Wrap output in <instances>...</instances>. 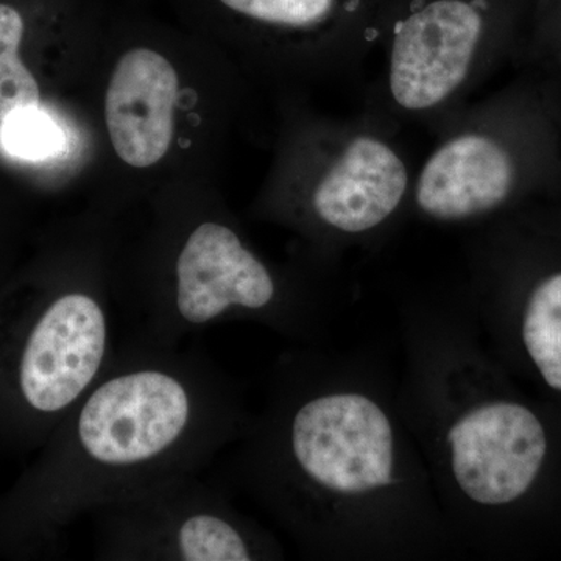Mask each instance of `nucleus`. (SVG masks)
Here are the masks:
<instances>
[{"label":"nucleus","mask_w":561,"mask_h":561,"mask_svg":"<svg viewBox=\"0 0 561 561\" xmlns=\"http://www.w3.org/2000/svg\"><path fill=\"white\" fill-rule=\"evenodd\" d=\"M236 445L243 489L311 556H404L448 537L400 404L313 357L280 362Z\"/></svg>","instance_id":"f257e3e1"},{"label":"nucleus","mask_w":561,"mask_h":561,"mask_svg":"<svg viewBox=\"0 0 561 561\" xmlns=\"http://www.w3.org/2000/svg\"><path fill=\"white\" fill-rule=\"evenodd\" d=\"M250 420L234 383L205 354L136 339L58 424L43 479L44 526L201 472L241 440Z\"/></svg>","instance_id":"f03ea898"},{"label":"nucleus","mask_w":561,"mask_h":561,"mask_svg":"<svg viewBox=\"0 0 561 561\" xmlns=\"http://www.w3.org/2000/svg\"><path fill=\"white\" fill-rule=\"evenodd\" d=\"M413 342L400 405L430 471L443 518L471 538L482 513L515 504L537 482L548 434L522 402L479 386L478 348L453 330Z\"/></svg>","instance_id":"7ed1b4c3"},{"label":"nucleus","mask_w":561,"mask_h":561,"mask_svg":"<svg viewBox=\"0 0 561 561\" xmlns=\"http://www.w3.org/2000/svg\"><path fill=\"white\" fill-rule=\"evenodd\" d=\"M415 169L409 216L478 225L561 181V140L545 81H518L468 102L432 130Z\"/></svg>","instance_id":"20e7f679"},{"label":"nucleus","mask_w":561,"mask_h":561,"mask_svg":"<svg viewBox=\"0 0 561 561\" xmlns=\"http://www.w3.org/2000/svg\"><path fill=\"white\" fill-rule=\"evenodd\" d=\"M401 128L365 105L346 119L309 124L301 186L284 216L332 251L378 242L411 208L415 169Z\"/></svg>","instance_id":"39448f33"},{"label":"nucleus","mask_w":561,"mask_h":561,"mask_svg":"<svg viewBox=\"0 0 561 561\" xmlns=\"http://www.w3.org/2000/svg\"><path fill=\"white\" fill-rule=\"evenodd\" d=\"M382 65L364 105L434 130L518 54L496 0H411L382 41Z\"/></svg>","instance_id":"423d86ee"},{"label":"nucleus","mask_w":561,"mask_h":561,"mask_svg":"<svg viewBox=\"0 0 561 561\" xmlns=\"http://www.w3.org/2000/svg\"><path fill=\"white\" fill-rule=\"evenodd\" d=\"M168 279L139 317L140 341L176 348L187 335L238 320L289 335L312 331L311 305L224 221L203 220L184 234Z\"/></svg>","instance_id":"0eeeda50"},{"label":"nucleus","mask_w":561,"mask_h":561,"mask_svg":"<svg viewBox=\"0 0 561 561\" xmlns=\"http://www.w3.org/2000/svg\"><path fill=\"white\" fill-rule=\"evenodd\" d=\"M106 561L280 560L279 541L198 472L176 476L94 513Z\"/></svg>","instance_id":"6e6552de"},{"label":"nucleus","mask_w":561,"mask_h":561,"mask_svg":"<svg viewBox=\"0 0 561 561\" xmlns=\"http://www.w3.org/2000/svg\"><path fill=\"white\" fill-rule=\"evenodd\" d=\"M114 316L101 287L55 291L22 334L14 387L22 408L60 424L116 354Z\"/></svg>","instance_id":"1a4fd4ad"},{"label":"nucleus","mask_w":561,"mask_h":561,"mask_svg":"<svg viewBox=\"0 0 561 561\" xmlns=\"http://www.w3.org/2000/svg\"><path fill=\"white\" fill-rule=\"evenodd\" d=\"M179 76L171 62L150 49L127 51L111 77L105 119L122 161L150 168L168 153Z\"/></svg>","instance_id":"9d476101"},{"label":"nucleus","mask_w":561,"mask_h":561,"mask_svg":"<svg viewBox=\"0 0 561 561\" xmlns=\"http://www.w3.org/2000/svg\"><path fill=\"white\" fill-rule=\"evenodd\" d=\"M522 339L542 381L561 393V268L540 276L527 294Z\"/></svg>","instance_id":"9b49d317"},{"label":"nucleus","mask_w":561,"mask_h":561,"mask_svg":"<svg viewBox=\"0 0 561 561\" xmlns=\"http://www.w3.org/2000/svg\"><path fill=\"white\" fill-rule=\"evenodd\" d=\"M24 20L20 11L0 3V121L28 106H39L35 77L20 58Z\"/></svg>","instance_id":"f8f14e48"},{"label":"nucleus","mask_w":561,"mask_h":561,"mask_svg":"<svg viewBox=\"0 0 561 561\" xmlns=\"http://www.w3.org/2000/svg\"><path fill=\"white\" fill-rule=\"evenodd\" d=\"M0 140L10 154L28 161L49 160L66 146L65 133L39 106L14 111L0 121Z\"/></svg>","instance_id":"ddd939ff"},{"label":"nucleus","mask_w":561,"mask_h":561,"mask_svg":"<svg viewBox=\"0 0 561 561\" xmlns=\"http://www.w3.org/2000/svg\"><path fill=\"white\" fill-rule=\"evenodd\" d=\"M526 65L545 66L549 70L561 68V25L559 31L551 33L537 43H531L518 55Z\"/></svg>","instance_id":"4468645a"}]
</instances>
